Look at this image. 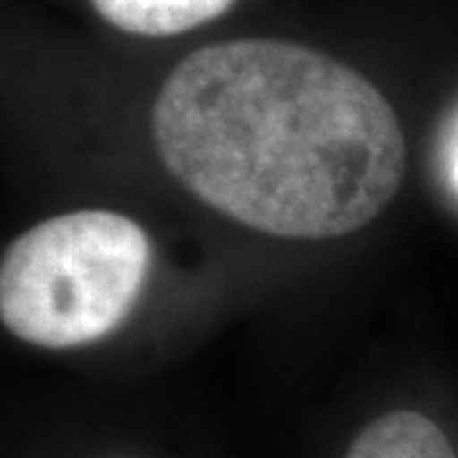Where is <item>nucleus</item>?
<instances>
[{"label":"nucleus","instance_id":"nucleus-3","mask_svg":"<svg viewBox=\"0 0 458 458\" xmlns=\"http://www.w3.org/2000/svg\"><path fill=\"white\" fill-rule=\"evenodd\" d=\"M344 458H458L443 428L415 410H393L361 430Z\"/></svg>","mask_w":458,"mask_h":458},{"label":"nucleus","instance_id":"nucleus-1","mask_svg":"<svg viewBox=\"0 0 458 458\" xmlns=\"http://www.w3.org/2000/svg\"><path fill=\"white\" fill-rule=\"evenodd\" d=\"M164 165L212 209L283 240H331L375 222L408 148L357 69L291 41L240 38L189 54L153 102Z\"/></svg>","mask_w":458,"mask_h":458},{"label":"nucleus","instance_id":"nucleus-2","mask_svg":"<svg viewBox=\"0 0 458 458\" xmlns=\"http://www.w3.org/2000/svg\"><path fill=\"white\" fill-rule=\"evenodd\" d=\"M150 260L146 229L123 214L84 209L47 219L3 255V327L44 349L98 342L131 316Z\"/></svg>","mask_w":458,"mask_h":458},{"label":"nucleus","instance_id":"nucleus-4","mask_svg":"<svg viewBox=\"0 0 458 458\" xmlns=\"http://www.w3.org/2000/svg\"><path fill=\"white\" fill-rule=\"evenodd\" d=\"M234 0H92L114 29L135 36H176L227 13Z\"/></svg>","mask_w":458,"mask_h":458},{"label":"nucleus","instance_id":"nucleus-5","mask_svg":"<svg viewBox=\"0 0 458 458\" xmlns=\"http://www.w3.org/2000/svg\"><path fill=\"white\" fill-rule=\"evenodd\" d=\"M454 176L458 183V135H456V150H454Z\"/></svg>","mask_w":458,"mask_h":458}]
</instances>
